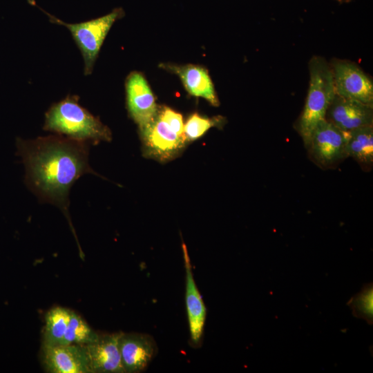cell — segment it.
<instances>
[{
	"mask_svg": "<svg viewBox=\"0 0 373 373\" xmlns=\"http://www.w3.org/2000/svg\"><path fill=\"white\" fill-rule=\"evenodd\" d=\"M42 363L50 373H90L83 345L41 347Z\"/></svg>",
	"mask_w": 373,
	"mask_h": 373,
	"instance_id": "4fadbf2b",
	"label": "cell"
},
{
	"mask_svg": "<svg viewBox=\"0 0 373 373\" xmlns=\"http://www.w3.org/2000/svg\"><path fill=\"white\" fill-rule=\"evenodd\" d=\"M224 118L221 116L209 118L198 113L189 116L184 126V134L186 141H193L202 137L209 129L224 124Z\"/></svg>",
	"mask_w": 373,
	"mask_h": 373,
	"instance_id": "d6986e66",
	"label": "cell"
},
{
	"mask_svg": "<svg viewBox=\"0 0 373 373\" xmlns=\"http://www.w3.org/2000/svg\"><path fill=\"white\" fill-rule=\"evenodd\" d=\"M344 132L347 157H353L361 164H372L373 162V125Z\"/></svg>",
	"mask_w": 373,
	"mask_h": 373,
	"instance_id": "9a60e30c",
	"label": "cell"
},
{
	"mask_svg": "<svg viewBox=\"0 0 373 373\" xmlns=\"http://www.w3.org/2000/svg\"><path fill=\"white\" fill-rule=\"evenodd\" d=\"M353 316L365 320L372 325L373 323V285L364 284L360 292L354 295L347 302Z\"/></svg>",
	"mask_w": 373,
	"mask_h": 373,
	"instance_id": "ac0fdd59",
	"label": "cell"
},
{
	"mask_svg": "<svg viewBox=\"0 0 373 373\" xmlns=\"http://www.w3.org/2000/svg\"><path fill=\"white\" fill-rule=\"evenodd\" d=\"M345 132L327 122H321L306 147L310 159L322 169H331L347 157Z\"/></svg>",
	"mask_w": 373,
	"mask_h": 373,
	"instance_id": "5b68a950",
	"label": "cell"
},
{
	"mask_svg": "<svg viewBox=\"0 0 373 373\" xmlns=\"http://www.w3.org/2000/svg\"><path fill=\"white\" fill-rule=\"evenodd\" d=\"M325 119L345 132L373 125V106L335 94Z\"/></svg>",
	"mask_w": 373,
	"mask_h": 373,
	"instance_id": "30bf717a",
	"label": "cell"
},
{
	"mask_svg": "<svg viewBox=\"0 0 373 373\" xmlns=\"http://www.w3.org/2000/svg\"><path fill=\"white\" fill-rule=\"evenodd\" d=\"M125 89L129 115L141 129L150 123L158 112L154 95L144 76L137 71L128 75Z\"/></svg>",
	"mask_w": 373,
	"mask_h": 373,
	"instance_id": "52a82bcc",
	"label": "cell"
},
{
	"mask_svg": "<svg viewBox=\"0 0 373 373\" xmlns=\"http://www.w3.org/2000/svg\"><path fill=\"white\" fill-rule=\"evenodd\" d=\"M162 68L176 74L181 79L186 91L192 96L202 97L214 106L220 102L208 70L198 65H174L162 64Z\"/></svg>",
	"mask_w": 373,
	"mask_h": 373,
	"instance_id": "5bb4252c",
	"label": "cell"
},
{
	"mask_svg": "<svg viewBox=\"0 0 373 373\" xmlns=\"http://www.w3.org/2000/svg\"><path fill=\"white\" fill-rule=\"evenodd\" d=\"M121 333L99 334L95 341L83 345L90 373H125L119 348Z\"/></svg>",
	"mask_w": 373,
	"mask_h": 373,
	"instance_id": "9c48e42d",
	"label": "cell"
},
{
	"mask_svg": "<svg viewBox=\"0 0 373 373\" xmlns=\"http://www.w3.org/2000/svg\"><path fill=\"white\" fill-rule=\"evenodd\" d=\"M26 169V183L43 202L57 206L72 231L68 195L83 175L96 174L88 164L89 144L57 135L17 141Z\"/></svg>",
	"mask_w": 373,
	"mask_h": 373,
	"instance_id": "6da1fadb",
	"label": "cell"
},
{
	"mask_svg": "<svg viewBox=\"0 0 373 373\" xmlns=\"http://www.w3.org/2000/svg\"><path fill=\"white\" fill-rule=\"evenodd\" d=\"M309 82L303 110L295 124L305 147L311 136L322 121L336 94L331 66L321 56H314L309 61Z\"/></svg>",
	"mask_w": 373,
	"mask_h": 373,
	"instance_id": "3957f363",
	"label": "cell"
},
{
	"mask_svg": "<svg viewBox=\"0 0 373 373\" xmlns=\"http://www.w3.org/2000/svg\"><path fill=\"white\" fill-rule=\"evenodd\" d=\"M99 334L93 330L79 314L70 310V318L61 345H84L95 341Z\"/></svg>",
	"mask_w": 373,
	"mask_h": 373,
	"instance_id": "e0dca14e",
	"label": "cell"
},
{
	"mask_svg": "<svg viewBox=\"0 0 373 373\" xmlns=\"http://www.w3.org/2000/svg\"><path fill=\"white\" fill-rule=\"evenodd\" d=\"M329 64L336 95L373 106L372 80L357 64L340 59Z\"/></svg>",
	"mask_w": 373,
	"mask_h": 373,
	"instance_id": "8992f818",
	"label": "cell"
},
{
	"mask_svg": "<svg viewBox=\"0 0 373 373\" xmlns=\"http://www.w3.org/2000/svg\"><path fill=\"white\" fill-rule=\"evenodd\" d=\"M336 1H338L340 3H349L352 0H336Z\"/></svg>",
	"mask_w": 373,
	"mask_h": 373,
	"instance_id": "44dd1931",
	"label": "cell"
},
{
	"mask_svg": "<svg viewBox=\"0 0 373 373\" xmlns=\"http://www.w3.org/2000/svg\"><path fill=\"white\" fill-rule=\"evenodd\" d=\"M122 363L126 373L144 370L157 352L154 338L146 334L122 332L119 338Z\"/></svg>",
	"mask_w": 373,
	"mask_h": 373,
	"instance_id": "8fae6325",
	"label": "cell"
},
{
	"mask_svg": "<svg viewBox=\"0 0 373 373\" xmlns=\"http://www.w3.org/2000/svg\"><path fill=\"white\" fill-rule=\"evenodd\" d=\"M79 99L77 95H68L52 104L45 113L44 130L88 144L110 141L108 127L80 105Z\"/></svg>",
	"mask_w": 373,
	"mask_h": 373,
	"instance_id": "7a4b0ae2",
	"label": "cell"
},
{
	"mask_svg": "<svg viewBox=\"0 0 373 373\" xmlns=\"http://www.w3.org/2000/svg\"><path fill=\"white\" fill-rule=\"evenodd\" d=\"M158 115L178 133L184 135V122L180 113L169 107H163L158 109Z\"/></svg>",
	"mask_w": 373,
	"mask_h": 373,
	"instance_id": "ffe728a7",
	"label": "cell"
},
{
	"mask_svg": "<svg viewBox=\"0 0 373 373\" xmlns=\"http://www.w3.org/2000/svg\"><path fill=\"white\" fill-rule=\"evenodd\" d=\"M49 20L56 24L66 27L79 48L84 62V75L92 73L104 41L113 23L122 18L124 12L115 8L110 13L100 17L80 23H66L45 12Z\"/></svg>",
	"mask_w": 373,
	"mask_h": 373,
	"instance_id": "277c9868",
	"label": "cell"
},
{
	"mask_svg": "<svg viewBox=\"0 0 373 373\" xmlns=\"http://www.w3.org/2000/svg\"><path fill=\"white\" fill-rule=\"evenodd\" d=\"M186 273L185 300L187 318L192 343L198 345L203 336L207 316V308L195 284L187 248L182 244Z\"/></svg>",
	"mask_w": 373,
	"mask_h": 373,
	"instance_id": "7c38bea8",
	"label": "cell"
},
{
	"mask_svg": "<svg viewBox=\"0 0 373 373\" xmlns=\"http://www.w3.org/2000/svg\"><path fill=\"white\" fill-rule=\"evenodd\" d=\"M70 318V309L55 307L50 309L45 316L42 347L61 345Z\"/></svg>",
	"mask_w": 373,
	"mask_h": 373,
	"instance_id": "2e32d148",
	"label": "cell"
},
{
	"mask_svg": "<svg viewBox=\"0 0 373 373\" xmlns=\"http://www.w3.org/2000/svg\"><path fill=\"white\" fill-rule=\"evenodd\" d=\"M140 130L148 153L159 160H166L175 156L186 142L185 136L178 133L158 113L150 123Z\"/></svg>",
	"mask_w": 373,
	"mask_h": 373,
	"instance_id": "ba28073f",
	"label": "cell"
}]
</instances>
